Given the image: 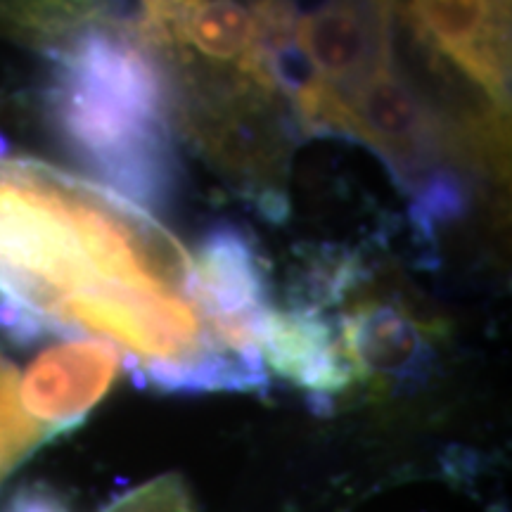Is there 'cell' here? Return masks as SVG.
Masks as SVG:
<instances>
[{
  "label": "cell",
  "instance_id": "cell-13",
  "mask_svg": "<svg viewBox=\"0 0 512 512\" xmlns=\"http://www.w3.org/2000/svg\"><path fill=\"white\" fill-rule=\"evenodd\" d=\"M100 512H197L188 486L178 475L155 477L138 489L119 496Z\"/></svg>",
  "mask_w": 512,
  "mask_h": 512
},
{
  "label": "cell",
  "instance_id": "cell-6",
  "mask_svg": "<svg viewBox=\"0 0 512 512\" xmlns=\"http://www.w3.org/2000/svg\"><path fill=\"white\" fill-rule=\"evenodd\" d=\"M121 351L95 337L67 339L41 351L19 380L24 411L48 437L74 430L110 392Z\"/></svg>",
  "mask_w": 512,
  "mask_h": 512
},
{
  "label": "cell",
  "instance_id": "cell-5",
  "mask_svg": "<svg viewBox=\"0 0 512 512\" xmlns=\"http://www.w3.org/2000/svg\"><path fill=\"white\" fill-rule=\"evenodd\" d=\"M347 138L363 140L387 162L396 181L420 185L437 157V126L408 83L392 67L342 93Z\"/></svg>",
  "mask_w": 512,
  "mask_h": 512
},
{
  "label": "cell",
  "instance_id": "cell-3",
  "mask_svg": "<svg viewBox=\"0 0 512 512\" xmlns=\"http://www.w3.org/2000/svg\"><path fill=\"white\" fill-rule=\"evenodd\" d=\"M192 256L195 294L221 347L268 387L264 328L271 313V280L256 242L245 230L221 223Z\"/></svg>",
  "mask_w": 512,
  "mask_h": 512
},
{
  "label": "cell",
  "instance_id": "cell-10",
  "mask_svg": "<svg viewBox=\"0 0 512 512\" xmlns=\"http://www.w3.org/2000/svg\"><path fill=\"white\" fill-rule=\"evenodd\" d=\"M252 12L238 0H202L185 27L183 48L216 62H242L252 48Z\"/></svg>",
  "mask_w": 512,
  "mask_h": 512
},
{
  "label": "cell",
  "instance_id": "cell-8",
  "mask_svg": "<svg viewBox=\"0 0 512 512\" xmlns=\"http://www.w3.org/2000/svg\"><path fill=\"white\" fill-rule=\"evenodd\" d=\"M264 363L316 396L339 394L356 380L335 323L311 302L273 306L264 328Z\"/></svg>",
  "mask_w": 512,
  "mask_h": 512
},
{
  "label": "cell",
  "instance_id": "cell-4",
  "mask_svg": "<svg viewBox=\"0 0 512 512\" xmlns=\"http://www.w3.org/2000/svg\"><path fill=\"white\" fill-rule=\"evenodd\" d=\"M394 0H328L294 17L292 43L339 93L389 67V17Z\"/></svg>",
  "mask_w": 512,
  "mask_h": 512
},
{
  "label": "cell",
  "instance_id": "cell-12",
  "mask_svg": "<svg viewBox=\"0 0 512 512\" xmlns=\"http://www.w3.org/2000/svg\"><path fill=\"white\" fill-rule=\"evenodd\" d=\"M413 219L430 228L432 223L458 219L465 209L463 183L448 171H432L420 185H415Z\"/></svg>",
  "mask_w": 512,
  "mask_h": 512
},
{
  "label": "cell",
  "instance_id": "cell-2",
  "mask_svg": "<svg viewBox=\"0 0 512 512\" xmlns=\"http://www.w3.org/2000/svg\"><path fill=\"white\" fill-rule=\"evenodd\" d=\"M162 64L131 31L88 27L67 41L48 83V117L100 188L150 211L178 188Z\"/></svg>",
  "mask_w": 512,
  "mask_h": 512
},
{
  "label": "cell",
  "instance_id": "cell-11",
  "mask_svg": "<svg viewBox=\"0 0 512 512\" xmlns=\"http://www.w3.org/2000/svg\"><path fill=\"white\" fill-rule=\"evenodd\" d=\"M48 439L24 411L17 368L0 354V486Z\"/></svg>",
  "mask_w": 512,
  "mask_h": 512
},
{
  "label": "cell",
  "instance_id": "cell-9",
  "mask_svg": "<svg viewBox=\"0 0 512 512\" xmlns=\"http://www.w3.org/2000/svg\"><path fill=\"white\" fill-rule=\"evenodd\" d=\"M356 377L408 380L427 363V342L411 318L389 304H363L337 323Z\"/></svg>",
  "mask_w": 512,
  "mask_h": 512
},
{
  "label": "cell",
  "instance_id": "cell-1",
  "mask_svg": "<svg viewBox=\"0 0 512 512\" xmlns=\"http://www.w3.org/2000/svg\"><path fill=\"white\" fill-rule=\"evenodd\" d=\"M133 287L195 297L192 256L150 211L41 164H0V325L74 330Z\"/></svg>",
  "mask_w": 512,
  "mask_h": 512
},
{
  "label": "cell",
  "instance_id": "cell-7",
  "mask_svg": "<svg viewBox=\"0 0 512 512\" xmlns=\"http://www.w3.org/2000/svg\"><path fill=\"white\" fill-rule=\"evenodd\" d=\"M427 46L446 55L491 100H508L510 0H408Z\"/></svg>",
  "mask_w": 512,
  "mask_h": 512
}]
</instances>
